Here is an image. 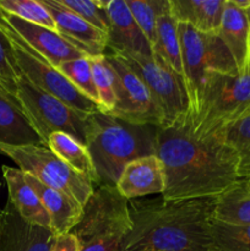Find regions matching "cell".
Returning a JSON list of instances; mask_svg holds the SVG:
<instances>
[{
	"mask_svg": "<svg viewBox=\"0 0 250 251\" xmlns=\"http://www.w3.org/2000/svg\"><path fill=\"white\" fill-rule=\"evenodd\" d=\"M213 218L229 225H250V195L235 184L216 198Z\"/></svg>",
	"mask_w": 250,
	"mask_h": 251,
	"instance_id": "obj_24",
	"label": "cell"
},
{
	"mask_svg": "<svg viewBox=\"0 0 250 251\" xmlns=\"http://www.w3.org/2000/svg\"><path fill=\"white\" fill-rule=\"evenodd\" d=\"M19 77L20 70L12 56L10 44L0 29V87L15 97Z\"/></svg>",
	"mask_w": 250,
	"mask_h": 251,
	"instance_id": "obj_32",
	"label": "cell"
},
{
	"mask_svg": "<svg viewBox=\"0 0 250 251\" xmlns=\"http://www.w3.org/2000/svg\"><path fill=\"white\" fill-rule=\"evenodd\" d=\"M211 251H250V225L211 222Z\"/></svg>",
	"mask_w": 250,
	"mask_h": 251,
	"instance_id": "obj_26",
	"label": "cell"
},
{
	"mask_svg": "<svg viewBox=\"0 0 250 251\" xmlns=\"http://www.w3.org/2000/svg\"><path fill=\"white\" fill-rule=\"evenodd\" d=\"M183 61V80L189 98L188 119L199 110L206 78L210 73L239 74L232 54L217 33H202L186 24H178Z\"/></svg>",
	"mask_w": 250,
	"mask_h": 251,
	"instance_id": "obj_6",
	"label": "cell"
},
{
	"mask_svg": "<svg viewBox=\"0 0 250 251\" xmlns=\"http://www.w3.org/2000/svg\"><path fill=\"white\" fill-rule=\"evenodd\" d=\"M249 110L250 63L243 73L235 75L210 73L198 113L193 119H188L190 131L198 139H207Z\"/></svg>",
	"mask_w": 250,
	"mask_h": 251,
	"instance_id": "obj_5",
	"label": "cell"
},
{
	"mask_svg": "<svg viewBox=\"0 0 250 251\" xmlns=\"http://www.w3.org/2000/svg\"><path fill=\"white\" fill-rule=\"evenodd\" d=\"M217 34L232 54L239 74L243 73L250 63V24L247 11L225 0Z\"/></svg>",
	"mask_w": 250,
	"mask_h": 251,
	"instance_id": "obj_19",
	"label": "cell"
},
{
	"mask_svg": "<svg viewBox=\"0 0 250 251\" xmlns=\"http://www.w3.org/2000/svg\"><path fill=\"white\" fill-rule=\"evenodd\" d=\"M157 129L153 125L132 124L103 112L88 114L86 147L97 176L96 186H115L127 163L156 154Z\"/></svg>",
	"mask_w": 250,
	"mask_h": 251,
	"instance_id": "obj_3",
	"label": "cell"
},
{
	"mask_svg": "<svg viewBox=\"0 0 250 251\" xmlns=\"http://www.w3.org/2000/svg\"><path fill=\"white\" fill-rule=\"evenodd\" d=\"M234 6L238 9L243 10V11H248L250 9V0H230Z\"/></svg>",
	"mask_w": 250,
	"mask_h": 251,
	"instance_id": "obj_34",
	"label": "cell"
},
{
	"mask_svg": "<svg viewBox=\"0 0 250 251\" xmlns=\"http://www.w3.org/2000/svg\"><path fill=\"white\" fill-rule=\"evenodd\" d=\"M225 142L232 147L239 159V179L250 176V110L243 117L227 125L221 132Z\"/></svg>",
	"mask_w": 250,
	"mask_h": 251,
	"instance_id": "obj_25",
	"label": "cell"
},
{
	"mask_svg": "<svg viewBox=\"0 0 250 251\" xmlns=\"http://www.w3.org/2000/svg\"><path fill=\"white\" fill-rule=\"evenodd\" d=\"M50 251H80V245L75 235L73 233H68L56 237Z\"/></svg>",
	"mask_w": 250,
	"mask_h": 251,
	"instance_id": "obj_33",
	"label": "cell"
},
{
	"mask_svg": "<svg viewBox=\"0 0 250 251\" xmlns=\"http://www.w3.org/2000/svg\"><path fill=\"white\" fill-rule=\"evenodd\" d=\"M58 69L80 92L87 96L91 100L97 103L100 107L97 90H96L95 82H93L92 70H91L90 58L88 56L61 63L58 66Z\"/></svg>",
	"mask_w": 250,
	"mask_h": 251,
	"instance_id": "obj_30",
	"label": "cell"
},
{
	"mask_svg": "<svg viewBox=\"0 0 250 251\" xmlns=\"http://www.w3.org/2000/svg\"><path fill=\"white\" fill-rule=\"evenodd\" d=\"M132 17L153 49L157 39V20L169 10V0H124Z\"/></svg>",
	"mask_w": 250,
	"mask_h": 251,
	"instance_id": "obj_27",
	"label": "cell"
},
{
	"mask_svg": "<svg viewBox=\"0 0 250 251\" xmlns=\"http://www.w3.org/2000/svg\"><path fill=\"white\" fill-rule=\"evenodd\" d=\"M104 55L114 74L115 88V105L107 114L132 124L162 127L163 115L144 81L122 58L112 53Z\"/></svg>",
	"mask_w": 250,
	"mask_h": 251,
	"instance_id": "obj_11",
	"label": "cell"
},
{
	"mask_svg": "<svg viewBox=\"0 0 250 251\" xmlns=\"http://www.w3.org/2000/svg\"><path fill=\"white\" fill-rule=\"evenodd\" d=\"M53 16L56 32L87 56L104 55L108 34L88 24L74 12L64 9L55 0H42Z\"/></svg>",
	"mask_w": 250,
	"mask_h": 251,
	"instance_id": "obj_15",
	"label": "cell"
},
{
	"mask_svg": "<svg viewBox=\"0 0 250 251\" xmlns=\"http://www.w3.org/2000/svg\"><path fill=\"white\" fill-rule=\"evenodd\" d=\"M216 198L129 201L131 232L122 251H211Z\"/></svg>",
	"mask_w": 250,
	"mask_h": 251,
	"instance_id": "obj_2",
	"label": "cell"
},
{
	"mask_svg": "<svg viewBox=\"0 0 250 251\" xmlns=\"http://www.w3.org/2000/svg\"><path fill=\"white\" fill-rule=\"evenodd\" d=\"M225 0H169V10L178 24L202 33H217Z\"/></svg>",
	"mask_w": 250,
	"mask_h": 251,
	"instance_id": "obj_21",
	"label": "cell"
},
{
	"mask_svg": "<svg viewBox=\"0 0 250 251\" xmlns=\"http://www.w3.org/2000/svg\"><path fill=\"white\" fill-rule=\"evenodd\" d=\"M156 156L162 162L166 201L218 198L239 179V159L221 134L198 139L188 119L157 129Z\"/></svg>",
	"mask_w": 250,
	"mask_h": 251,
	"instance_id": "obj_1",
	"label": "cell"
},
{
	"mask_svg": "<svg viewBox=\"0 0 250 251\" xmlns=\"http://www.w3.org/2000/svg\"><path fill=\"white\" fill-rule=\"evenodd\" d=\"M115 188L129 201L154 194L162 195L166 188L162 162L156 154L134 159L124 167Z\"/></svg>",
	"mask_w": 250,
	"mask_h": 251,
	"instance_id": "obj_16",
	"label": "cell"
},
{
	"mask_svg": "<svg viewBox=\"0 0 250 251\" xmlns=\"http://www.w3.org/2000/svg\"><path fill=\"white\" fill-rule=\"evenodd\" d=\"M55 239L50 229L22 220L9 201L0 211V251H50Z\"/></svg>",
	"mask_w": 250,
	"mask_h": 251,
	"instance_id": "obj_13",
	"label": "cell"
},
{
	"mask_svg": "<svg viewBox=\"0 0 250 251\" xmlns=\"http://www.w3.org/2000/svg\"><path fill=\"white\" fill-rule=\"evenodd\" d=\"M247 15H248V19H249V24H250V9L247 11Z\"/></svg>",
	"mask_w": 250,
	"mask_h": 251,
	"instance_id": "obj_36",
	"label": "cell"
},
{
	"mask_svg": "<svg viewBox=\"0 0 250 251\" xmlns=\"http://www.w3.org/2000/svg\"><path fill=\"white\" fill-rule=\"evenodd\" d=\"M56 4L63 6L64 9L74 12L78 17L93 25L100 31L108 34L109 29V19L105 11L104 1L103 0H55Z\"/></svg>",
	"mask_w": 250,
	"mask_h": 251,
	"instance_id": "obj_31",
	"label": "cell"
},
{
	"mask_svg": "<svg viewBox=\"0 0 250 251\" xmlns=\"http://www.w3.org/2000/svg\"><path fill=\"white\" fill-rule=\"evenodd\" d=\"M132 228L129 200L115 186H95L73 233L80 251H122Z\"/></svg>",
	"mask_w": 250,
	"mask_h": 251,
	"instance_id": "obj_4",
	"label": "cell"
},
{
	"mask_svg": "<svg viewBox=\"0 0 250 251\" xmlns=\"http://www.w3.org/2000/svg\"><path fill=\"white\" fill-rule=\"evenodd\" d=\"M237 185H238V188L240 189V190H243L244 193L249 194V195H250V176H249V178L240 179V180L237 183Z\"/></svg>",
	"mask_w": 250,
	"mask_h": 251,
	"instance_id": "obj_35",
	"label": "cell"
},
{
	"mask_svg": "<svg viewBox=\"0 0 250 251\" xmlns=\"http://www.w3.org/2000/svg\"><path fill=\"white\" fill-rule=\"evenodd\" d=\"M88 58H90L93 82L97 90L102 112L110 113L115 105L114 74L105 59V55L88 56Z\"/></svg>",
	"mask_w": 250,
	"mask_h": 251,
	"instance_id": "obj_29",
	"label": "cell"
},
{
	"mask_svg": "<svg viewBox=\"0 0 250 251\" xmlns=\"http://www.w3.org/2000/svg\"><path fill=\"white\" fill-rule=\"evenodd\" d=\"M153 55L163 60L172 70L183 77L178 22L172 16L171 10L159 15L157 20V39L153 47Z\"/></svg>",
	"mask_w": 250,
	"mask_h": 251,
	"instance_id": "obj_22",
	"label": "cell"
},
{
	"mask_svg": "<svg viewBox=\"0 0 250 251\" xmlns=\"http://www.w3.org/2000/svg\"><path fill=\"white\" fill-rule=\"evenodd\" d=\"M0 153L9 157L20 171L31 174L46 185L69 194L82 206L95 190V184L87 176L69 167L46 146L0 144Z\"/></svg>",
	"mask_w": 250,
	"mask_h": 251,
	"instance_id": "obj_9",
	"label": "cell"
},
{
	"mask_svg": "<svg viewBox=\"0 0 250 251\" xmlns=\"http://www.w3.org/2000/svg\"><path fill=\"white\" fill-rule=\"evenodd\" d=\"M113 54V53H112ZM139 75L163 115L162 127L184 122L189 115V98L183 77L157 56L135 53L115 54Z\"/></svg>",
	"mask_w": 250,
	"mask_h": 251,
	"instance_id": "obj_10",
	"label": "cell"
},
{
	"mask_svg": "<svg viewBox=\"0 0 250 251\" xmlns=\"http://www.w3.org/2000/svg\"><path fill=\"white\" fill-rule=\"evenodd\" d=\"M2 176L9 191V202L22 220L32 225L50 229V218L42 205L38 195L27 183L26 176L19 168L2 166Z\"/></svg>",
	"mask_w": 250,
	"mask_h": 251,
	"instance_id": "obj_18",
	"label": "cell"
},
{
	"mask_svg": "<svg viewBox=\"0 0 250 251\" xmlns=\"http://www.w3.org/2000/svg\"><path fill=\"white\" fill-rule=\"evenodd\" d=\"M109 19L107 48L110 53H135L153 56V49L132 17L124 0L104 1Z\"/></svg>",
	"mask_w": 250,
	"mask_h": 251,
	"instance_id": "obj_14",
	"label": "cell"
},
{
	"mask_svg": "<svg viewBox=\"0 0 250 251\" xmlns=\"http://www.w3.org/2000/svg\"><path fill=\"white\" fill-rule=\"evenodd\" d=\"M0 15L20 38L24 39L32 49L41 54L55 68L65 61L87 56L77 48H75L73 44L69 43L58 32L27 22L19 17L6 14L1 10H0Z\"/></svg>",
	"mask_w": 250,
	"mask_h": 251,
	"instance_id": "obj_12",
	"label": "cell"
},
{
	"mask_svg": "<svg viewBox=\"0 0 250 251\" xmlns=\"http://www.w3.org/2000/svg\"><path fill=\"white\" fill-rule=\"evenodd\" d=\"M25 176L49 215L54 235L60 237L70 233L82 217L83 206L69 194L46 185L31 174L25 173Z\"/></svg>",
	"mask_w": 250,
	"mask_h": 251,
	"instance_id": "obj_17",
	"label": "cell"
},
{
	"mask_svg": "<svg viewBox=\"0 0 250 251\" xmlns=\"http://www.w3.org/2000/svg\"><path fill=\"white\" fill-rule=\"evenodd\" d=\"M47 147L69 167L87 176L95 185L97 184V176L87 147L77 140L65 132H54L49 136Z\"/></svg>",
	"mask_w": 250,
	"mask_h": 251,
	"instance_id": "obj_23",
	"label": "cell"
},
{
	"mask_svg": "<svg viewBox=\"0 0 250 251\" xmlns=\"http://www.w3.org/2000/svg\"><path fill=\"white\" fill-rule=\"evenodd\" d=\"M15 98L29 124L47 147L54 132H65L86 146V120L88 114L69 107L63 100L29 82L22 74L17 81Z\"/></svg>",
	"mask_w": 250,
	"mask_h": 251,
	"instance_id": "obj_7",
	"label": "cell"
},
{
	"mask_svg": "<svg viewBox=\"0 0 250 251\" xmlns=\"http://www.w3.org/2000/svg\"><path fill=\"white\" fill-rule=\"evenodd\" d=\"M0 10L56 32L55 21L42 0H0Z\"/></svg>",
	"mask_w": 250,
	"mask_h": 251,
	"instance_id": "obj_28",
	"label": "cell"
},
{
	"mask_svg": "<svg viewBox=\"0 0 250 251\" xmlns=\"http://www.w3.org/2000/svg\"><path fill=\"white\" fill-rule=\"evenodd\" d=\"M0 29L6 37L20 74L44 92L63 100L69 107L86 114L102 112L100 105L77 90L58 68L20 38L0 15Z\"/></svg>",
	"mask_w": 250,
	"mask_h": 251,
	"instance_id": "obj_8",
	"label": "cell"
},
{
	"mask_svg": "<svg viewBox=\"0 0 250 251\" xmlns=\"http://www.w3.org/2000/svg\"><path fill=\"white\" fill-rule=\"evenodd\" d=\"M0 144L44 146L14 96L0 87Z\"/></svg>",
	"mask_w": 250,
	"mask_h": 251,
	"instance_id": "obj_20",
	"label": "cell"
}]
</instances>
